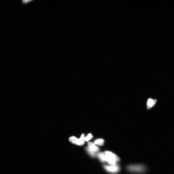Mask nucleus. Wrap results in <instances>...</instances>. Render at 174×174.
<instances>
[{"instance_id":"nucleus-1","label":"nucleus","mask_w":174,"mask_h":174,"mask_svg":"<svg viewBox=\"0 0 174 174\" xmlns=\"http://www.w3.org/2000/svg\"><path fill=\"white\" fill-rule=\"evenodd\" d=\"M105 153L106 156V160L111 164H116V162L119 161V158L111 152L106 151Z\"/></svg>"},{"instance_id":"nucleus-2","label":"nucleus","mask_w":174,"mask_h":174,"mask_svg":"<svg viewBox=\"0 0 174 174\" xmlns=\"http://www.w3.org/2000/svg\"><path fill=\"white\" fill-rule=\"evenodd\" d=\"M128 168L130 172L138 173H143L146 170L145 166L142 164L129 165Z\"/></svg>"},{"instance_id":"nucleus-3","label":"nucleus","mask_w":174,"mask_h":174,"mask_svg":"<svg viewBox=\"0 0 174 174\" xmlns=\"http://www.w3.org/2000/svg\"><path fill=\"white\" fill-rule=\"evenodd\" d=\"M85 134H83L80 139H77L74 136L71 137L69 140L73 144L78 145L81 146L83 145L85 143Z\"/></svg>"},{"instance_id":"nucleus-4","label":"nucleus","mask_w":174,"mask_h":174,"mask_svg":"<svg viewBox=\"0 0 174 174\" xmlns=\"http://www.w3.org/2000/svg\"><path fill=\"white\" fill-rule=\"evenodd\" d=\"M104 167L106 171L111 173H116L119 170V167L116 164L105 165Z\"/></svg>"},{"instance_id":"nucleus-5","label":"nucleus","mask_w":174,"mask_h":174,"mask_svg":"<svg viewBox=\"0 0 174 174\" xmlns=\"http://www.w3.org/2000/svg\"><path fill=\"white\" fill-rule=\"evenodd\" d=\"M89 148L92 151L95 153L98 152L99 151L100 149L94 144L92 142H89L88 143Z\"/></svg>"},{"instance_id":"nucleus-6","label":"nucleus","mask_w":174,"mask_h":174,"mask_svg":"<svg viewBox=\"0 0 174 174\" xmlns=\"http://www.w3.org/2000/svg\"><path fill=\"white\" fill-rule=\"evenodd\" d=\"M156 101V100H152L151 98L149 99L147 104V109H149L152 108L155 105Z\"/></svg>"},{"instance_id":"nucleus-7","label":"nucleus","mask_w":174,"mask_h":174,"mask_svg":"<svg viewBox=\"0 0 174 174\" xmlns=\"http://www.w3.org/2000/svg\"><path fill=\"white\" fill-rule=\"evenodd\" d=\"M98 156L100 160L102 162H105L106 160V156L105 153H100L98 154Z\"/></svg>"},{"instance_id":"nucleus-8","label":"nucleus","mask_w":174,"mask_h":174,"mask_svg":"<svg viewBox=\"0 0 174 174\" xmlns=\"http://www.w3.org/2000/svg\"><path fill=\"white\" fill-rule=\"evenodd\" d=\"M104 143V140L102 139H97L94 141L95 144L97 145L100 146H101L103 145Z\"/></svg>"},{"instance_id":"nucleus-9","label":"nucleus","mask_w":174,"mask_h":174,"mask_svg":"<svg viewBox=\"0 0 174 174\" xmlns=\"http://www.w3.org/2000/svg\"><path fill=\"white\" fill-rule=\"evenodd\" d=\"M86 150L88 152V153H89L90 155L92 156L93 157H95L96 156V153H95L92 151L91 150L89 147H87L86 148Z\"/></svg>"},{"instance_id":"nucleus-10","label":"nucleus","mask_w":174,"mask_h":174,"mask_svg":"<svg viewBox=\"0 0 174 174\" xmlns=\"http://www.w3.org/2000/svg\"><path fill=\"white\" fill-rule=\"evenodd\" d=\"M92 136L91 133H89L88 136H86L85 138V141L87 142L90 140L92 138Z\"/></svg>"}]
</instances>
